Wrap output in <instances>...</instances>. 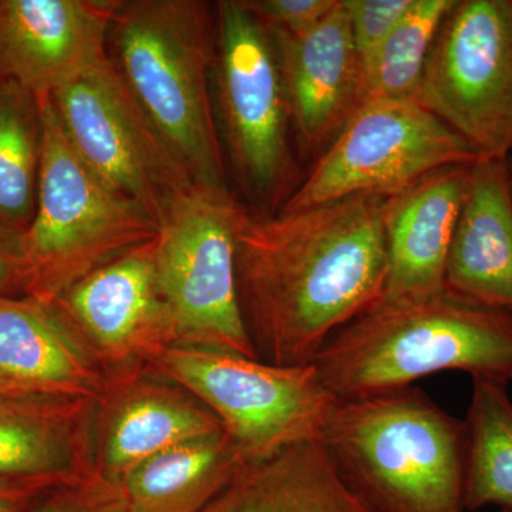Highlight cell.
Masks as SVG:
<instances>
[{
	"instance_id": "obj_1",
	"label": "cell",
	"mask_w": 512,
	"mask_h": 512,
	"mask_svg": "<svg viewBox=\"0 0 512 512\" xmlns=\"http://www.w3.org/2000/svg\"><path fill=\"white\" fill-rule=\"evenodd\" d=\"M387 200L355 195L295 211H248L237 239L239 305L262 360L312 365L338 330L382 301Z\"/></svg>"
},
{
	"instance_id": "obj_2",
	"label": "cell",
	"mask_w": 512,
	"mask_h": 512,
	"mask_svg": "<svg viewBox=\"0 0 512 512\" xmlns=\"http://www.w3.org/2000/svg\"><path fill=\"white\" fill-rule=\"evenodd\" d=\"M312 365L338 400L406 389L450 370L508 384L512 315L446 291L420 301H380L338 330Z\"/></svg>"
},
{
	"instance_id": "obj_3",
	"label": "cell",
	"mask_w": 512,
	"mask_h": 512,
	"mask_svg": "<svg viewBox=\"0 0 512 512\" xmlns=\"http://www.w3.org/2000/svg\"><path fill=\"white\" fill-rule=\"evenodd\" d=\"M217 20L200 0H120L109 57L192 183L229 188L212 101Z\"/></svg>"
},
{
	"instance_id": "obj_4",
	"label": "cell",
	"mask_w": 512,
	"mask_h": 512,
	"mask_svg": "<svg viewBox=\"0 0 512 512\" xmlns=\"http://www.w3.org/2000/svg\"><path fill=\"white\" fill-rule=\"evenodd\" d=\"M320 441L372 512H464L466 423L420 387L338 400Z\"/></svg>"
},
{
	"instance_id": "obj_5",
	"label": "cell",
	"mask_w": 512,
	"mask_h": 512,
	"mask_svg": "<svg viewBox=\"0 0 512 512\" xmlns=\"http://www.w3.org/2000/svg\"><path fill=\"white\" fill-rule=\"evenodd\" d=\"M42 154L35 215L23 234L25 296L53 303L87 275L153 241L158 224L94 173L42 97Z\"/></svg>"
},
{
	"instance_id": "obj_6",
	"label": "cell",
	"mask_w": 512,
	"mask_h": 512,
	"mask_svg": "<svg viewBox=\"0 0 512 512\" xmlns=\"http://www.w3.org/2000/svg\"><path fill=\"white\" fill-rule=\"evenodd\" d=\"M229 188L191 185L158 225V282L173 325V346L259 357L237 284V239L248 214Z\"/></svg>"
},
{
	"instance_id": "obj_7",
	"label": "cell",
	"mask_w": 512,
	"mask_h": 512,
	"mask_svg": "<svg viewBox=\"0 0 512 512\" xmlns=\"http://www.w3.org/2000/svg\"><path fill=\"white\" fill-rule=\"evenodd\" d=\"M215 20L212 82L222 147L249 200L275 214L295 190L296 170L292 119L274 37L242 0L215 3Z\"/></svg>"
},
{
	"instance_id": "obj_8",
	"label": "cell",
	"mask_w": 512,
	"mask_h": 512,
	"mask_svg": "<svg viewBox=\"0 0 512 512\" xmlns=\"http://www.w3.org/2000/svg\"><path fill=\"white\" fill-rule=\"evenodd\" d=\"M148 363L214 413L245 463L320 440L338 402L313 365L198 346H167Z\"/></svg>"
},
{
	"instance_id": "obj_9",
	"label": "cell",
	"mask_w": 512,
	"mask_h": 512,
	"mask_svg": "<svg viewBox=\"0 0 512 512\" xmlns=\"http://www.w3.org/2000/svg\"><path fill=\"white\" fill-rule=\"evenodd\" d=\"M478 158L463 137L416 100H366L279 211L355 195L393 197L434 171Z\"/></svg>"
},
{
	"instance_id": "obj_10",
	"label": "cell",
	"mask_w": 512,
	"mask_h": 512,
	"mask_svg": "<svg viewBox=\"0 0 512 512\" xmlns=\"http://www.w3.org/2000/svg\"><path fill=\"white\" fill-rule=\"evenodd\" d=\"M414 100L480 158L512 154V0H456Z\"/></svg>"
},
{
	"instance_id": "obj_11",
	"label": "cell",
	"mask_w": 512,
	"mask_h": 512,
	"mask_svg": "<svg viewBox=\"0 0 512 512\" xmlns=\"http://www.w3.org/2000/svg\"><path fill=\"white\" fill-rule=\"evenodd\" d=\"M50 97L67 140L114 190L160 225L192 183L110 57Z\"/></svg>"
},
{
	"instance_id": "obj_12",
	"label": "cell",
	"mask_w": 512,
	"mask_h": 512,
	"mask_svg": "<svg viewBox=\"0 0 512 512\" xmlns=\"http://www.w3.org/2000/svg\"><path fill=\"white\" fill-rule=\"evenodd\" d=\"M55 305L107 373L144 365L173 346V325L158 282L156 238L87 275Z\"/></svg>"
},
{
	"instance_id": "obj_13",
	"label": "cell",
	"mask_w": 512,
	"mask_h": 512,
	"mask_svg": "<svg viewBox=\"0 0 512 512\" xmlns=\"http://www.w3.org/2000/svg\"><path fill=\"white\" fill-rule=\"evenodd\" d=\"M220 430L208 407L150 363L109 373L103 393L94 400L93 473L119 483L147 458Z\"/></svg>"
},
{
	"instance_id": "obj_14",
	"label": "cell",
	"mask_w": 512,
	"mask_h": 512,
	"mask_svg": "<svg viewBox=\"0 0 512 512\" xmlns=\"http://www.w3.org/2000/svg\"><path fill=\"white\" fill-rule=\"evenodd\" d=\"M120 0H0V77L37 97L109 59Z\"/></svg>"
},
{
	"instance_id": "obj_15",
	"label": "cell",
	"mask_w": 512,
	"mask_h": 512,
	"mask_svg": "<svg viewBox=\"0 0 512 512\" xmlns=\"http://www.w3.org/2000/svg\"><path fill=\"white\" fill-rule=\"evenodd\" d=\"M293 131L315 160L365 103V83L345 0L302 35L272 33Z\"/></svg>"
},
{
	"instance_id": "obj_16",
	"label": "cell",
	"mask_w": 512,
	"mask_h": 512,
	"mask_svg": "<svg viewBox=\"0 0 512 512\" xmlns=\"http://www.w3.org/2000/svg\"><path fill=\"white\" fill-rule=\"evenodd\" d=\"M109 373L55 303L0 296V390L99 399Z\"/></svg>"
},
{
	"instance_id": "obj_17",
	"label": "cell",
	"mask_w": 512,
	"mask_h": 512,
	"mask_svg": "<svg viewBox=\"0 0 512 512\" xmlns=\"http://www.w3.org/2000/svg\"><path fill=\"white\" fill-rule=\"evenodd\" d=\"M473 164L441 168L387 200L382 301H420L444 291L448 252Z\"/></svg>"
},
{
	"instance_id": "obj_18",
	"label": "cell",
	"mask_w": 512,
	"mask_h": 512,
	"mask_svg": "<svg viewBox=\"0 0 512 512\" xmlns=\"http://www.w3.org/2000/svg\"><path fill=\"white\" fill-rule=\"evenodd\" d=\"M444 291L512 315V190L507 158H478L448 252Z\"/></svg>"
},
{
	"instance_id": "obj_19",
	"label": "cell",
	"mask_w": 512,
	"mask_h": 512,
	"mask_svg": "<svg viewBox=\"0 0 512 512\" xmlns=\"http://www.w3.org/2000/svg\"><path fill=\"white\" fill-rule=\"evenodd\" d=\"M94 400L0 396V477L63 483L93 473Z\"/></svg>"
},
{
	"instance_id": "obj_20",
	"label": "cell",
	"mask_w": 512,
	"mask_h": 512,
	"mask_svg": "<svg viewBox=\"0 0 512 512\" xmlns=\"http://www.w3.org/2000/svg\"><path fill=\"white\" fill-rule=\"evenodd\" d=\"M202 512H372L343 483L322 441L244 464Z\"/></svg>"
},
{
	"instance_id": "obj_21",
	"label": "cell",
	"mask_w": 512,
	"mask_h": 512,
	"mask_svg": "<svg viewBox=\"0 0 512 512\" xmlns=\"http://www.w3.org/2000/svg\"><path fill=\"white\" fill-rule=\"evenodd\" d=\"M244 464L238 448L220 430L147 458L119 484L134 512H202Z\"/></svg>"
},
{
	"instance_id": "obj_22",
	"label": "cell",
	"mask_w": 512,
	"mask_h": 512,
	"mask_svg": "<svg viewBox=\"0 0 512 512\" xmlns=\"http://www.w3.org/2000/svg\"><path fill=\"white\" fill-rule=\"evenodd\" d=\"M464 511L497 505L512 512V402L507 384L473 379L468 407Z\"/></svg>"
},
{
	"instance_id": "obj_23",
	"label": "cell",
	"mask_w": 512,
	"mask_h": 512,
	"mask_svg": "<svg viewBox=\"0 0 512 512\" xmlns=\"http://www.w3.org/2000/svg\"><path fill=\"white\" fill-rule=\"evenodd\" d=\"M42 97L0 77V224L28 231L42 154Z\"/></svg>"
},
{
	"instance_id": "obj_24",
	"label": "cell",
	"mask_w": 512,
	"mask_h": 512,
	"mask_svg": "<svg viewBox=\"0 0 512 512\" xmlns=\"http://www.w3.org/2000/svg\"><path fill=\"white\" fill-rule=\"evenodd\" d=\"M456 0H413L365 72V101L414 100L431 47Z\"/></svg>"
},
{
	"instance_id": "obj_25",
	"label": "cell",
	"mask_w": 512,
	"mask_h": 512,
	"mask_svg": "<svg viewBox=\"0 0 512 512\" xmlns=\"http://www.w3.org/2000/svg\"><path fill=\"white\" fill-rule=\"evenodd\" d=\"M28 512H134L119 483L90 473L46 488Z\"/></svg>"
},
{
	"instance_id": "obj_26",
	"label": "cell",
	"mask_w": 512,
	"mask_h": 512,
	"mask_svg": "<svg viewBox=\"0 0 512 512\" xmlns=\"http://www.w3.org/2000/svg\"><path fill=\"white\" fill-rule=\"evenodd\" d=\"M412 2L413 0H345L363 77Z\"/></svg>"
},
{
	"instance_id": "obj_27",
	"label": "cell",
	"mask_w": 512,
	"mask_h": 512,
	"mask_svg": "<svg viewBox=\"0 0 512 512\" xmlns=\"http://www.w3.org/2000/svg\"><path fill=\"white\" fill-rule=\"evenodd\" d=\"M269 32L302 35L338 8L340 0H242Z\"/></svg>"
},
{
	"instance_id": "obj_28",
	"label": "cell",
	"mask_w": 512,
	"mask_h": 512,
	"mask_svg": "<svg viewBox=\"0 0 512 512\" xmlns=\"http://www.w3.org/2000/svg\"><path fill=\"white\" fill-rule=\"evenodd\" d=\"M0 296H25L23 234L0 224Z\"/></svg>"
},
{
	"instance_id": "obj_29",
	"label": "cell",
	"mask_w": 512,
	"mask_h": 512,
	"mask_svg": "<svg viewBox=\"0 0 512 512\" xmlns=\"http://www.w3.org/2000/svg\"><path fill=\"white\" fill-rule=\"evenodd\" d=\"M56 484L59 483L0 477V512H28L37 495Z\"/></svg>"
},
{
	"instance_id": "obj_30",
	"label": "cell",
	"mask_w": 512,
	"mask_h": 512,
	"mask_svg": "<svg viewBox=\"0 0 512 512\" xmlns=\"http://www.w3.org/2000/svg\"><path fill=\"white\" fill-rule=\"evenodd\" d=\"M508 163V171H510V181H511V190H512V154L507 158Z\"/></svg>"
},
{
	"instance_id": "obj_31",
	"label": "cell",
	"mask_w": 512,
	"mask_h": 512,
	"mask_svg": "<svg viewBox=\"0 0 512 512\" xmlns=\"http://www.w3.org/2000/svg\"><path fill=\"white\" fill-rule=\"evenodd\" d=\"M0 396H9V394H5L2 392V390H0Z\"/></svg>"
},
{
	"instance_id": "obj_32",
	"label": "cell",
	"mask_w": 512,
	"mask_h": 512,
	"mask_svg": "<svg viewBox=\"0 0 512 512\" xmlns=\"http://www.w3.org/2000/svg\"><path fill=\"white\" fill-rule=\"evenodd\" d=\"M501 512H508V511H501Z\"/></svg>"
}]
</instances>
